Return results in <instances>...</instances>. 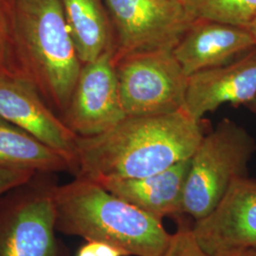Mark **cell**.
Listing matches in <instances>:
<instances>
[{"instance_id": "obj_1", "label": "cell", "mask_w": 256, "mask_h": 256, "mask_svg": "<svg viewBox=\"0 0 256 256\" xmlns=\"http://www.w3.org/2000/svg\"><path fill=\"white\" fill-rule=\"evenodd\" d=\"M205 135L202 120L184 110L126 116L100 135L78 136L75 178L102 182L156 174L191 158Z\"/></svg>"}, {"instance_id": "obj_2", "label": "cell", "mask_w": 256, "mask_h": 256, "mask_svg": "<svg viewBox=\"0 0 256 256\" xmlns=\"http://www.w3.org/2000/svg\"><path fill=\"white\" fill-rule=\"evenodd\" d=\"M12 72L46 104L66 110L82 68L60 0H10Z\"/></svg>"}, {"instance_id": "obj_3", "label": "cell", "mask_w": 256, "mask_h": 256, "mask_svg": "<svg viewBox=\"0 0 256 256\" xmlns=\"http://www.w3.org/2000/svg\"><path fill=\"white\" fill-rule=\"evenodd\" d=\"M56 230L106 243L126 256H162L171 234L162 221L84 178L56 185Z\"/></svg>"}, {"instance_id": "obj_4", "label": "cell", "mask_w": 256, "mask_h": 256, "mask_svg": "<svg viewBox=\"0 0 256 256\" xmlns=\"http://www.w3.org/2000/svg\"><path fill=\"white\" fill-rule=\"evenodd\" d=\"M256 152V140L245 128L222 120L204 136L191 158L183 192V216L198 221L210 214L232 184L247 176L248 162Z\"/></svg>"}, {"instance_id": "obj_5", "label": "cell", "mask_w": 256, "mask_h": 256, "mask_svg": "<svg viewBox=\"0 0 256 256\" xmlns=\"http://www.w3.org/2000/svg\"><path fill=\"white\" fill-rule=\"evenodd\" d=\"M45 174L0 198V256H66L56 238V184Z\"/></svg>"}, {"instance_id": "obj_6", "label": "cell", "mask_w": 256, "mask_h": 256, "mask_svg": "<svg viewBox=\"0 0 256 256\" xmlns=\"http://www.w3.org/2000/svg\"><path fill=\"white\" fill-rule=\"evenodd\" d=\"M126 116H158L182 111L188 76L172 50L128 54L114 63Z\"/></svg>"}, {"instance_id": "obj_7", "label": "cell", "mask_w": 256, "mask_h": 256, "mask_svg": "<svg viewBox=\"0 0 256 256\" xmlns=\"http://www.w3.org/2000/svg\"><path fill=\"white\" fill-rule=\"evenodd\" d=\"M115 34L113 61L128 54L173 50L194 18L178 0H104Z\"/></svg>"}, {"instance_id": "obj_8", "label": "cell", "mask_w": 256, "mask_h": 256, "mask_svg": "<svg viewBox=\"0 0 256 256\" xmlns=\"http://www.w3.org/2000/svg\"><path fill=\"white\" fill-rule=\"evenodd\" d=\"M126 117L110 50L82 64L62 119L76 135L93 137L114 128Z\"/></svg>"}, {"instance_id": "obj_9", "label": "cell", "mask_w": 256, "mask_h": 256, "mask_svg": "<svg viewBox=\"0 0 256 256\" xmlns=\"http://www.w3.org/2000/svg\"><path fill=\"white\" fill-rule=\"evenodd\" d=\"M0 117L52 148L77 172L78 135L59 118L36 86L14 74H0Z\"/></svg>"}, {"instance_id": "obj_10", "label": "cell", "mask_w": 256, "mask_h": 256, "mask_svg": "<svg viewBox=\"0 0 256 256\" xmlns=\"http://www.w3.org/2000/svg\"><path fill=\"white\" fill-rule=\"evenodd\" d=\"M192 227L209 256L256 248V180L248 176L236 180L218 207Z\"/></svg>"}, {"instance_id": "obj_11", "label": "cell", "mask_w": 256, "mask_h": 256, "mask_svg": "<svg viewBox=\"0 0 256 256\" xmlns=\"http://www.w3.org/2000/svg\"><path fill=\"white\" fill-rule=\"evenodd\" d=\"M256 96V46L230 63L188 77L183 110L196 120L220 106L247 104Z\"/></svg>"}, {"instance_id": "obj_12", "label": "cell", "mask_w": 256, "mask_h": 256, "mask_svg": "<svg viewBox=\"0 0 256 256\" xmlns=\"http://www.w3.org/2000/svg\"><path fill=\"white\" fill-rule=\"evenodd\" d=\"M254 46L248 28L196 18L172 52L189 77L230 63Z\"/></svg>"}, {"instance_id": "obj_13", "label": "cell", "mask_w": 256, "mask_h": 256, "mask_svg": "<svg viewBox=\"0 0 256 256\" xmlns=\"http://www.w3.org/2000/svg\"><path fill=\"white\" fill-rule=\"evenodd\" d=\"M191 158L156 174L138 178L112 180L98 182L120 198L156 220L183 216V192Z\"/></svg>"}, {"instance_id": "obj_14", "label": "cell", "mask_w": 256, "mask_h": 256, "mask_svg": "<svg viewBox=\"0 0 256 256\" xmlns=\"http://www.w3.org/2000/svg\"><path fill=\"white\" fill-rule=\"evenodd\" d=\"M82 64L114 52L115 34L104 0H60Z\"/></svg>"}, {"instance_id": "obj_15", "label": "cell", "mask_w": 256, "mask_h": 256, "mask_svg": "<svg viewBox=\"0 0 256 256\" xmlns=\"http://www.w3.org/2000/svg\"><path fill=\"white\" fill-rule=\"evenodd\" d=\"M0 169L34 174H74L72 166L64 156L1 117Z\"/></svg>"}, {"instance_id": "obj_16", "label": "cell", "mask_w": 256, "mask_h": 256, "mask_svg": "<svg viewBox=\"0 0 256 256\" xmlns=\"http://www.w3.org/2000/svg\"><path fill=\"white\" fill-rule=\"evenodd\" d=\"M194 18L248 28L256 19V0H182Z\"/></svg>"}, {"instance_id": "obj_17", "label": "cell", "mask_w": 256, "mask_h": 256, "mask_svg": "<svg viewBox=\"0 0 256 256\" xmlns=\"http://www.w3.org/2000/svg\"><path fill=\"white\" fill-rule=\"evenodd\" d=\"M185 216H178V228L162 256H209L198 245L192 232V225Z\"/></svg>"}, {"instance_id": "obj_18", "label": "cell", "mask_w": 256, "mask_h": 256, "mask_svg": "<svg viewBox=\"0 0 256 256\" xmlns=\"http://www.w3.org/2000/svg\"><path fill=\"white\" fill-rule=\"evenodd\" d=\"M12 34V16L10 0H0V74H14Z\"/></svg>"}, {"instance_id": "obj_19", "label": "cell", "mask_w": 256, "mask_h": 256, "mask_svg": "<svg viewBox=\"0 0 256 256\" xmlns=\"http://www.w3.org/2000/svg\"><path fill=\"white\" fill-rule=\"evenodd\" d=\"M34 173L18 170L0 169V198L5 194L32 180Z\"/></svg>"}, {"instance_id": "obj_20", "label": "cell", "mask_w": 256, "mask_h": 256, "mask_svg": "<svg viewBox=\"0 0 256 256\" xmlns=\"http://www.w3.org/2000/svg\"><path fill=\"white\" fill-rule=\"evenodd\" d=\"M76 256H126L116 248L97 241H88Z\"/></svg>"}, {"instance_id": "obj_21", "label": "cell", "mask_w": 256, "mask_h": 256, "mask_svg": "<svg viewBox=\"0 0 256 256\" xmlns=\"http://www.w3.org/2000/svg\"><path fill=\"white\" fill-rule=\"evenodd\" d=\"M216 256H256V248H248V250L230 252Z\"/></svg>"}, {"instance_id": "obj_22", "label": "cell", "mask_w": 256, "mask_h": 256, "mask_svg": "<svg viewBox=\"0 0 256 256\" xmlns=\"http://www.w3.org/2000/svg\"><path fill=\"white\" fill-rule=\"evenodd\" d=\"M246 106H247L248 108L252 112L256 113V98H254V100H252V101L250 102L248 104H246Z\"/></svg>"}, {"instance_id": "obj_23", "label": "cell", "mask_w": 256, "mask_h": 256, "mask_svg": "<svg viewBox=\"0 0 256 256\" xmlns=\"http://www.w3.org/2000/svg\"><path fill=\"white\" fill-rule=\"evenodd\" d=\"M248 28V30H250L252 34L254 36V39H256V19Z\"/></svg>"}, {"instance_id": "obj_24", "label": "cell", "mask_w": 256, "mask_h": 256, "mask_svg": "<svg viewBox=\"0 0 256 256\" xmlns=\"http://www.w3.org/2000/svg\"><path fill=\"white\" fill-rule=\"evenodd\" d=\"M178 1H182V0H178Z\"/></svg>"}]
</instances>
